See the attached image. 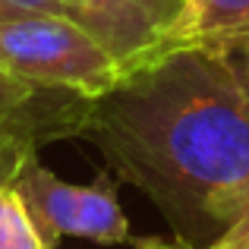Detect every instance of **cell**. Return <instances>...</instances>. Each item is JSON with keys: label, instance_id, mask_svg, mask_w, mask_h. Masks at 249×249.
Here are the masks:
<instances>
[{"label": "cell", "instance_id": "8992f818", "mask_svg": "<svg viewBox=\"0 0 249 249\" xmlns=\"http://www.w3.org/2000/svg\"><path fill=\"white\" fill-rule=\"evenodd\" d=\"M249 32V0H180L161 44H205Z\"/></svg>", "mask_w": 249, "mask_h": 249}, {"label": "cell", "instance_id": "5bb4252c", "mask_svg": "<svg viewBox=\"0 0 249 249\" xmlns=\"http://www.w3.org/2000/svg\"><path fill=\"white\" fill-rule=\"evenodd\" d=\"M6 16H16V10H10V6H0V19H6Z\"/></svg>", "mask_w": 249, "mask_h": 249}, {"label": "cell", "instance_id": "277c9868", "mask_svg": "<svg viewBox=\"0 0 249 249\" xmlns=\"http://www.w3.org/2000/svg\"><path fill=\"white\" fill-rule=\"evenodd\" d=\"M91 98L70 89L25 82L0 70V145L38 152L57 139L85 133Z\"/></svg>", "mask_w": 249, "mask_h": 249}, {"label": "cell", "instance_id": "9c48e42d", "mask_svg": "<svg viewBox=\"0 0 249 249\" xmlns=\"http://www.w3.org/2000/svg\"><path fill=\"white\" fill-rule=\"evenodd\" d=\"M202 249H249V212L231 227V231H224L214 243H208Z\"/></svg>", "mask_w": 249, "mask_h": 249}, {"label": "cell", "instance_id": "5b68a950", "mask_svg": "<svg viewBox=\"0 0 249 249\" xmlns=\"http://www.w3.org/2000/svg\"><path fill=\"white\" fill-rule=\"evenodd\" d=\"M63 16L95 35L120 70L161 48V19L148 0H63Z\"/></svg>", "mask_w": 249, "mask_h": 249}, {"label": "cell", "instance_id": "7c38bea8", "mask_svg": "<svg viewBox=\"0 0 249 249\" xmlns=\"http://www.w3.org/2000/svg\"><path fill=\"white\" fill-rule=\"evenodd\" d=\"M133 246L136 249H196V246H189V243H183V240H161V237H139V240H133Z\"/></svg>", "mask_w": 249, "mask_h": 249}, {"label": "cell", "instance_id": "ba28073f", "mask_svg": "<svg viewBox=\"0 0 249 249\" xmlns=\"http://www.w3.org/2000/svg\"><path fill=\"white\" fill-rule=\"evenodd\" d=\"M205 44L224 60V67L231 70V76L237 79V85L243 89V95L249 98V32L246 35L218 38V41H205Z\"/></svg>", "mask_w": 249, "mask_h": 249}, {"label": "cell", "instance_id": "6da1fadb", "mask_svg": "<svg viewBox=\"0 0 249 249\" xmlns=\"http://www.w3.org/2000/svg\"><path fill=\"white\" fill-rule=\"evenodd\" d=\"M85 139L202 249L249 212V98L208 44H161L91 98Z\"/></svg>", "mask_w": 249, "mask_h": 249}, {"label": "cell", "instance_id": "8fae6325", "mask_svg": "<svg viewBox=\"0 0 249 249\" xmlns=\"http://www.w3.org/2000/svg\"><path fill=\"white\" fill-rule=\"evenodd\" d=\"M29 155H38V152H16L10 145H0V183H13L19 164H22Z\"/></svg>", "mask_w": 249, "mask_h": 249}, {"label": "cell", "instance_id": "4fadbf2b", "mask_svg": "<svg viewBox=\"0 0 249 249\" xmlns=\"http://www.w3.org/2000/svg\"><path fill=\"white\" fill-rule=\"evenodd\" d=\"M152 3V10L158 13V19H161V32H164V25L174 19V13H177V6H180V0H148Z\"/></svg>", "mask_w": 249, "mask_h": 249}, {"label": "cell", "instance_id": "30bf717a", "mask_svg": "<svg viewBox=\"0 0 249 249\" xmlns=\"http://www.w3.org/2000/svg\"><path fill=\"white\" fill-rule=\"evenodd\" d=\"M0 6H10L16 13H57V16H63V0H0Z\"/></svg>", "mask_w": 249, "mask_h": 249}, {"label": "cell", "instance_id": "3957f363", "mask_svg": "<svg viewBox=\"0 0 249 249\" xmlns=\"http://www.w3.org/2000/svg\"><path fill=\"white\" fill-rule=\"evenodd\" d=\"M13 186L51 249H57L63 237H79L98 246H129L136 240L117 199V180L107 170L91 183H67L44 167L38 155H29L13 177Z\"/></svg>", "mask_w": 249, "mask_h": 249}, {"label": "cell", "instance_id": "52a82bcc", "mask_svg": "<svg viewBox=\"0 0 249 249\" xmlns=\"http://www.w3.org/2000/svg\"><path fill=\"white\" fill-rule=\"evenodd\" d=\"M0 249H51L13 183H0Z\"/></svg>", "mask_w": 249, "mask_h": 249}, {"label": "cell", "instance_id": "7a4b0ae2", "mask_svg": "<svg viewBox=\"0 0 249 249\" xmlns=\"http://www.w3.org/2000/svg\"><path fill=\"white\" fill-rule=\"evenodd\" d=\"M0 70L85 98L104 95L123 73L95 35L57 13H16L0 19Z\"/></svg>", "mask_w": 249, "mask_h": 249}]
</instances>
